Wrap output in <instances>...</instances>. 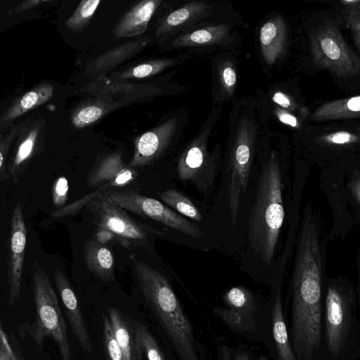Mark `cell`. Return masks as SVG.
<instances>
[{"mask_svg": "<svg viewBox=\"0 0 360 360\" xmlns=\"http://www.w3.org/2000/svg\"><path fill=\"white\" fill-rule=\"evenodd\" d=\"M141 292L179 360H200L193 326L167 278L132 257Z\"/></svg>", "mask_w": 360, "mask_h": 360, "instance_id": "1", "label": "cell"}, {"mask_svg": "<svg viewBox=\"0 0 360 360\" xmlns=\"http://www.w3.org/2000/svg\"><path fill=\"white\" fill-rule=\"evenodd\" d=\"M360 359L356 292L342 280L330 281L323 297L319 360Z\"/></svg>", "mask_w": 360, "mask_h": 360, "instance_id": "2", "label": "cell"}, {"mask_svg": "<svg viewBox=\"0 0 360 360\" xmlns=\"http://www.w3.org/2000/svg\"><path fill=\"white\" fill-rule=\"evenodd\" d=\"M282 176L272 154L259 176L256 200L248 223V236L254 252L266 264L274 257L285 217Z\"/></svg>", "mask_w": 360, "mask_h": 360, "instance_id": "3", "label": "cell"}, {"mask_svg": "<svg viewBox=\"0 0 360 360\" xmlns=\"http://www.w3.org/2000/svg\"><path fill=\"white\" fill-rule=\"evenodd\" d=\"M224 306L213 309L217 316L233 333L245 338L266 342L271 328V312L255 294L244 286L230 288L222 297Z\"/></svg>", "mask_w": 360, "mask_h": 360, "instance_id": "4", "label": "cell"}, {"mask_svg": "<svg viewBox=\"0 0 360 360\" xmlns=\"http://www.w3.org/2000/svg\"><path fill=\"white\" fill-rule=\"evenodd\" d=\"M32 292L36 309L35 321L30 334L38 348L50 338L58 345L61 360H70L71 352L67 326L56 292L46 272L37 269L32 276Z\"/></svg>", "mask_w": 360, "mask_h": 360, "instance_id": "5", "label": "cell"}, {"mask_svg": "<svg viewBox=\"0 0 360 360\" xmlns=\"http://www.w3.org/2000/svg\"><path fill=\"white\" fill-rule=\"evenodd\" d=\"M101 192L88 203L98 229L110 231L117 242L127 248L147 245L150 239L161 235L153 227L131 218Z\"/></svg>", "mask_w": 360, "mask_h": 360, "instance_id": "6", "label": "cell"}, {"mask_svg": "<svg viewBox=\"0 0 360 360\" xmlns=\"http://www.w3.org/2000/svg\"><path fill=\"white\" fill-rule=\"evenodd\" d=\"M101 193L121 208L143 217L150 218L195 238L202 237L200 229L180 214L156 199L143 195L132 190L107 188Z\"/></svg>", "mask_w": 360, "mask_h": 360, "instance_id": "7", "label": "cell"}, {"mask_svg": "<svg viewBox=\"0 0 360 360\" xmlns=\"http://www.w3.org/2000/svg\"><path fill=\"white\" fill-rule=\"evenodd\" d=\"M253 149L252 134L243 125L232 144L226 169V196L233 228L236 224L241 197L247 191Z\"/></svg>", "mask_w": 360, "mask_h": 360, "instance_id": "8", "label": "cell"}, {"mask_svg": "<svg viewBox=\"0 0 360 360\" xmlns=\"http://www.w3.org/2000/svg\"><path fill=\"white\" fill-rule=\"evenodd\" d=\"M27 234V230L22 206L20 203H17L13 208L11 217L7 260L9 307H13L20 297Z\"/></svg>", "mask_w": 360, "mask_h": 360, "instance_id": "9", "label": "cell"}, {"mask_svg": "<svg viewBox=\"0 0 360 360\" xmlns=\"http://www.w3.org/2000/svg\"><path fill=\"white\" fill-rule=\"evenodd\" d=\"M177 174L183 181H188L200 191H206L214 178V170L208 160L205 143L197 141L181 155Z\"/></svg>", "mask_w": 360, "mask_h": 360, "instance_id": "10", "label": "cell"}, {"mask_svg": "<svg viewBox=\"0 0 360 360\" xmlns=\"http://www.w3.org/2000/svg\"><path fill=\"white\" fill-rule=\"evenodd\" d=\"M136 177V170L124 163L121 154L113 153L104 156L92 168L87 184L91 188L108 185L109 188H120L134 182Z\"/></svg>", "mask_w": 360, "mask_h": 360, "instance_id": "11", "label": "cell"}, {"mask_svg": "<svg viewBox=\"0 0 360 360\" xmlns=\"http://www.w3.org/2000/svg\"><path fill=\"white\" fill-rule=\"evenodd\" d=\"M270 312V343L274 360H297L288 334L281 285L273 290Z\"/></svg>", "mask_w": 360, "mask_h": 360, "instance_id": "12", "label": "cell"}, {"mask_svg": "<svg viewBox=\"0 0 360 360\" xmlns=\"http://www.w3.org/2000/svg\"><path fill=\"white\" fill-rule=\"evenodd\" d=\"M53 279L72 332L82 347L90 352L91 342L76 295L67 278L61 271L55 270Z\"/></svg>", "mask_w": 360, "mask_h": 360, "instance_id": "13", "label": "cell"}, {"mask_svg": "<svg viewBox=\"0 0 360 360\" xmlns=\"http://www.w3.org/2000/svg\"><path fill=\"white\" fill-rule=\"evenodd\" d=\"M107 313L121 348L123 360H143V352L134 321L116 307H109Z\"/></svg>", "mask_w": 360, "mask_h": 360, "instance_id": "14", "label": "cell"}, {"mask_svg": "<svg viewBox=\"0 0 360 360\" xmlns=\"http://www.w3.org/2000/svg\"><path fill=\"white\" fill-rule=\"evenodd\" d=\"M42 124L39 120L19 128L16 145L7 165L8 173L15 183L34 155Z\"/></svg>", "mask_w": 360, "mask_h": 360, "instance_id": "15", "label": "cell"}, {"mask_svg": "<svg viewBox=\"0 0 360 360\" xmlns=\"http://www.w3.org/2000/svg\"><path fill=\"white\" fill-rule=\"evenodd\" d=\"M170 126V124H165L137 138L134 153L129 165L133 168L142 167L156 158L168 141Z\"/></svg>", "mask_w": 360, "mask_h": 360, "instance_id": "16", "label": "cell"}, {"mask_svg": "<svg viewBox=\"0 0 360 360\" xmlns=\"http://www.w3.org/2000/svg\"><path fill=\"white\" fill-rule=\"evenodd\" d=\"M160 3L159 0H145L136 4L116 25L115 37L122 38L142 34Z\"/></svg>", "mask_w": 360, "mask_h": 360, "instance_id": "17", "label": "cell"}, {"mask_svg": "<svg viewBox=\"0 0 360 360\" xmlns=\"http://www.w3.org/2000/svg\"><path fill=\"white\" fill-rule=\"evenodd\" d=\"M54 88L49 83H42L16 99L0 117L1 131L13 120L50 100Z\"/></svg>", "mask_w": 360, "mask_h": 360, "instance_id": "18", "label": "cell"}, {"mask_svg": "<svg viewBox=\"0 0 360 360\" xmlns=\"http://www.w3.org/2000/svg\"><path fill=\"white\" fill-rule=\"evenodd\" d=\"M84 258L87 269L95 276L104 281L114 279V256L105 244L89 240L84 246Z\"/></svg>", "mask_w": 360, "mask_h": 360, "instance_id": "19", "label": "cell"}, {"mask_svg": "<svg viewBox=\"0 0 360 360\" xmlns=\"http://www.w3.org/2000/svg\"><path fill=\"white\" fill-rule=\"evenodd\" d=\"M147 42L148 39L143 38L117 46L91 61L86 66V72L96 75L113 68L139 51Z\"/></svg>", "mask_w": 360, "mask_h": 360, "instance_id": "20", "label": "cell"}, {"mask_svg": "<svg viewBox=\"0 0 360 360\" xmlns=\"http://www.w3.org/2000/svg\"><path fill=\"white\" fill-rule=\"evenodd\" d=\"M141 87L139 85L129 83H120L115 81L100 76L92 81L83 91L98 97L110 99L122 95H131L141 92Z\"/></svg>", "mask_w": 360, "mask_h": 360, "instance_id": "21", "label": "cell"}, {"mask_svg": "<svg viewBox=\"0 0 360 360\" xmlns=\"http://www.w3.org/2000/svg\"><path fill=\"white\" fill-rule=\"evenodd\" d=\"M283 34L278 22L269 20L260 30L259 40L262 56L268 64H272L280 52Z\"/></svg>", "mask_w": 360, "mask_h": 360, "instance_id": "22", "label": "cell"}, {"mask_svg": "<svg viewBox=\"0 0 360 360\" xmlns=\"http://www.w3.org/2000/svg\"><path fill=\"white\" fill-rule=\"evenodd\" d=\"M107 101H93L77 108L72 115V124L76 128L89 126L118 105L116 103H110Z\"/></svg>", "mask_w": 360, "mask_h": 360, "instance_id": "23", "label": "cell"}, {"mask_svg": "<svg viewBox=\"0 0 360 360\" xmlns=\"http://www.w3.org/2000/svg\"><path fill=\"white\" fill-rule=\"evenodd\" d=\"M206 5L202 3L193 2L168 15L157 28L158 36L166 34L182 25L191 21L205 10Z\"/></svg>", "mask_w": 360, "mask_h": 360, "instance_id": "24", "label": "cell"}, {"mask_svg": "<svg viewBox=\"0 0 360 360\" xmlns=\"http://www.w3.org/2000/svg\"><path fill=\"white\" fill-rule=\"evenodd\" d=\"M159 198L167 205L175 210L181 215L193 220L201 221L202 215L196 206L181 192L174 189H167L158 193Z\"/></svg>", "mask_w": 360, "mask_h": 360, "instance_id": "25", "label": "cell"}, {"mask_svg": "<svg viewBox=\"0 0 360 360\" xmlns=\"http://www.w3.org/2000/svg\"><path fill=\"white\" fill-rule=\"evenodd\" d=\"M226 30V27L224 25L198 30L176 39L174 41V44L175 46H192L212 44L221 39Z\"/></svg>", "mask_w": 360, "mask_h": 360, "instance_id": "26", "label": "cell"}, {"mask_svg": "<svg viewBox=\"0 0 360 360\" xmlns=\"http://www.w3.org/2000/svg\"><path fill=\"white\" fill-rule=\"evenodd\" d=\"M100 3V0L82 1L67 20V28L75 33L82 32L90 22Z\"/></svg>", "mask_w": 360, "mask_h": 360, "instance_id": "27", "label": "cell"}, {"mask_svg": "<svg viewBox=\"0 0 360 360\" xmlns=\"http://www.w3.org/2000/svg\"><path fill=\"white\" fill-rule=\"evenodd\" d=\"M169 60H156L148 61L129 68L120 72H116L112 77L114 79H141L157 74L172 64Z\"/></svg>", "mask_w": 360, "mask_h": 360, "instance_id": "28", "label": "cell"}, {"mask_svg": "<svg viewBox=\"0 0 360 360\" xmlns=\"http://www.w3.org/2000/svg\"><path fill=\"white\" fill-rule=\"evenodd\" d=\"M143 353L148 360H167L158 342L143 323L134 321Z\"/></svg>", "mask_w": 360, "mask_h": 360, "instance_id": "29", "label": "cell"}, {"mask_svg": "<svg viewBox=\"0 0 360 360\" xmlns=\"http://www.w3.org/2000/svg\"><path fill=\"white\" fill-rule=\"evenodd\" d=\"M103 345L107 360H123L120 345L116 339L108 315L102 314Z\"/></svg>", "mask_w": 360, "mask_h": 360, "instance_id": "30", "label": "cell"}, {"mask_svg": "<svg viewBox=\"0 0 360 360\" xmlns=\"http://www.w3.org/2000/svg\"><path fill=\"white\" fill-rule=\"evenodd\" d=\"M20 126L13 125L10 130L0 137V181L4 182L8 179L6 158L13 141L18 134Z\"/></svg>", "mask_w": 360, "mask_h": 360, "instance_id": "31", "label": "cell"}, {"mask_svg": "<svg viewBox=\"0 0 360 360\" xmlns=\"http://www.w3.org/2000/svg\"><path fill=\"white\" fill-rule=\"evenodd\" d=\"M69 185L65 176L56 179L52 188V199L55 206L61 207L65 205L68 197Z\"/></svg>", "mask_w": 360, "mask_h": 360, "instance_id": "32", "label": "cell"}, {"mask_svg": "<svg viewBox=\"0 0 360 360\" xmlns=\"http://www.w3.org/2000/svg\"><path fill=\"white\" fill-rule=\"evenodd\" d=\"M220 360H252L250 354L245 349L231 350L227 347L221 349Z\"/></svg>", "mask_w": 360, "mask_h": 360, "instance_id": "33", "label": "cell"}, {"mask_svg": "<svg viewBox=\"0 0 360 360\" xmlns=\"http://www.w3.org/2000/svg\"><path fill=\"white\" fill-rule=\"evenodd\" d=\"M0 360H12L10 340L1 323L0 325Z\"/></svg>", "mask_w": 360, "mask_h": 360, "instance_id": "34", "label": "cell"}, {"mask_svg": "<svg viewBox=\"0 0 360 360\" xmlns=\"http://www.w3.org/2000/svg\"><path fill=\"white\" fill-rule=\"evenodd\" d=\"M321 48L330 59L337 60L340 56V51L338 44L330 38H325L321 41Z\"/></svg>", "mask_w": 360, "mask_h": 360, "instance_id": "35", "label": "cell"}, {"mask_svg": "<svg viewBox=\"0 0 360 360\" xmlns=\"http://www.w3.org/2000/svg\"><path fill=\"white\" fill-rule=\"evenodd\" d=\"M49 0H27L16 5L14 8L9 10L8 14L23 12L27 11L40 4L49 2Z\"/></svg>", "mask_w": 360, "mask_h": 360, "instance_id": "36", "label": "cell"}, {"mask_svg": "<svg viewBox=\"0 0 360 360\" xmlns=\"http://www.w3.org/2000/svg\"><path fill=\"white\" fill-rule=\"evenodd\" d=\"M221 77L224 87L229 90L231 89L236 82V75L234 70L229 66L224 68Z\"/></svg>", "mask_w": 360, "mask_h": 360, "instance_id": "37", "label": "cell"}, {"mask_svg": "<svg viewBox=\"0 0 360 360\" xmlns=\"http://www.w3.org/2000/svg\"><path fill=\"white\" fill-rule=\"evenodd\" d=\"M10 345L12 360H24L18 344V340L13 334L10 336Z\"/></svg>", "mask_w": 360, "mask_h": 360, "instance_id": "38", "label": "cell"}, {"mask_svg": "<svg viewBox=\"0 0 360 360\" xmlns=\"http://www.w3.org/2000/svg\"><path fill=\"white\" fill-rule=\"evenodd\" d=\"M96 239L98 242L105 244L107 242L115 239V238L110 231L104 229H98L96 235Z\"/></svg>", "mask_w": 360, "mask_h": 360, "instance_id": "39", "label": "cell"}, {"mask_svg": "<svg viewBox=\"0 0 360 360\" xmlns=\"http://www.w3.org/2000/svg\"><path fill=\"white\" fill-rule=\"evenodd\" d=\"M350 188L356 198L360 202V175L358 174L352 178L350 182Z\"/></svg>", "mask_w": 360, "mask_h": 360, "instance_id": "40", "label": "cell"}, {"mask_svg": "<svg viewBox=\"0 0 360 360\" xmlns=\"http://www.w3.org/2000/svg\"><path fill=\"white\" fill-rule=\"evenodd\" d=\"M351 136L349 133L341 131L334 134L332 137V141L335 143H344L348 142Z\"/></svg>", "mask_w": 360, "mask_h": 360, "instance_id": "41", "label": "cell"}, {"mask_svg": "<svg viewBox=\"0 0 360 360\" xmlns=\"http://www.w3.org/2000/svg\"><path fill=\"white\" fill-rule=\"evenodd\" d=\"M273 100L282 107L288 108L290 105V101L288 98L281 92L276 93L273 97Z\"/></svg>", "mask_w": 360, "mask_h": 360, "instance_id": "42", "label": "cell"}, {"mask_svg": "<svg viewBox=\"0 0 360 360\" xmlns=\"http://www.w3.org/2000/svg\"><path fill=\"white\" fill-rule=\"evenodd\" d=\"M278 117L279 120L285 124H288L292 127H295L297 125L296 118L290 114L283 112L280 113Z\"/></svg>", "mask_w": 360, "mask_h": 360, "instance_id": "43", "label": "cell"}, {"mask_svg": "<svg viewBox=\"0 0 360 360\" xmlns=\"http://www.w3.org/2000/svg\"><path fill=\"white\" fill-rule=\"evenodd\" d=\"M348 108L352 111L360 110V97L351 98L347 103Z\"/></svg>", "mask_w": 360, "mask_h": 360, "instance_id": "44", "label": "cell"}, {"mask_svg": "<svg viewBox=\"0 0 360 360\" xmlns=\"http://www.w3.org/2000/svg\"><path fill=\"white\" fill-rule=\"evenodd\" d=\"M357 269H358V276H359V281H358V287L356 290V296L357 299L359 300V304L360 306V251L359 254L358 255V259H357Z\"/></svg>", "mask_w": 360, "mask_h": 360, "instance_id": "45", "label": "cell"}]
</instances>
